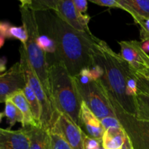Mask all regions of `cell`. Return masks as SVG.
<instances>
[{
	"label": "cell",
	"mask_w": 149,
	"mask_h": 149,
	"mask_svg": "<svg viewBox=\"0 0 149 149\" xmlns=\"http://www.w3.org/2000/svg\"><path fill=\"white\" fill-rule=\"evenodd\" d=\"M90 72H91L92 77L94 81L100 79L103 75V69L100 65L97 63H94L90 68Z\"/></svg>",
	"instance_id": "obj_30"
},
{
	"label": "cell",
	"mask_w": 149,
	"mask_h": 149,
	"mask_svg": "<svg viewBox=\"0 0 149 149\" xmlns=\"http://www.w3.org/2000/svg\"><path fill=\"white\" fill-rule=\"evenodd\" d=\"M127 138L122 127L106 129L101 139L102 147L104 149H119L123 146Z\"/></svg>",
	"instance_id": "obj_15"
},
{
	"label": "cell",
	"mask_w": 149,
	"mask_h": 149,
	"mask_svg": "<svg viewBox=\"0 0 149 149\" xmlns=\"http://www.w3.org/2000/svg\"><path fill=\"white\" fill-rule=\"evenodd\" d=\"M3 116H4V113H1V112H0V123H1V119H2Z\"/></svg>",
	"instance_id": "obj_37"
},
{
	"label": "cell",
	"mask_w": 149,
	"mask_h": 149,
	"mask_svg": "<svg viewBox=\"0 0 149 149\" xmlns=\"http://www.w3.org/2000/svg\"><path fill=\"white\" fill-rule=\"evenodd\" d=\"M84 149H101L102 143L101 141L91 138L84 134Z\"/></svg>",
	"instance_id": "obj_27"
},
{
	"label": "cell",
	"mask_w": 149,
	"mask_h": 149,
	"mask_svg": "<svg viewBox=\"0 0 149 149\" xmlns=\"http://www.w3.org/2000/svg\"><path fill=\"white\" fill-rule=\"evenodd\" d=\"M118 2L132 17L138 15L149 19V0H118Z\"/></svg>",
	"instance_id": "obj_17"
},
{
	"label": "cell",
	"mask_w": 149,
	"mask_h": 149,
	"mask_svg": "<svg viewBox=\"0 0 149 149\" xmlns=\"http://www.w3.org/2000/svg\"><path fill=\"white\" fill-rule=\"evenodd\" d=\"M25 86L26 80L19 61L0 75V103H5L10 96L23 90Z\"/></svg>",
	"instance_id": "obj_10"
},
{
	"label": "cell",
	"mask_w": 149,
	"mask_h": 149,
	"mask_svg": "<svg viewBox=\"0 0 149 149\" xmlns=\"http://www.w3.org/2000/svg\"><path fill=\"white\" fill-rule=\"evenodd\" d=\"M20 52V63L22 71L24 75L26 83L29 84L34 94L37 97L42 108V119L41 127L49 132L54 126L59 116V112L56 107L47 95L40 80L31 66L25 52L24 47L20 45L19 48Z\"/></svg>",
	"instance_id": "obj_5"
},
{
	"label": "cell",
	"mask_w": 149,
	"mask_h": 149,
	"mask_svg": "<svg viewBox=\"0 0 149 149\" xmlns=\"http://www.w3.org/2000/svg\"><path fill=\"white\" fill-rule=\"evenodd\" d=\"M92 3L97 4L101 7H107L109 8H119L122 9V7L119 2L118 0H90Z\"/></svg>",
	"instance_id": "obj_28"
},
{
	"label": "cell",
	"mask_w": 149,
	"mask_h": 149,
	"mask_svg": "<svg viewBox=\"0 0 149 149\" xmlns=\"http://www.w3.org/2000/svg\"><path fill=\"white\" fill-rule=\"evenodd\" d=\"M100 122H101L103 127L106 130L111 127H122L120 122L118 120L117 117L116 116L106 117L105 119H101Z\"/></svg>",
	"instance_id": "obj_29"
},
{
	"label": "cell",
	"mask_w": 149,
	"mask_h": 149,
	"mask_svg": "<svg viewBox=\"0 0 149 149\" xmlns=\"http://www.w3.org/2000/svg\"><path fill=\"white\" fill-rule=\"evenodd\" d=\"M23 129L29 137V149H49L50 133L49 131L40 126H29Z\"/></svg>",
	"instance_id": "obj_14"
},
{
	"label": "cell",
	"mask_w": 149,
	"mask_h": 149,
	"mask_svg": "<svg viewBox=\"0 0 149 149\" xmlns=\"http://www.w3.org/2000/svg\"><path fill=\"white\" fill-rule=\"evenodd\" d=\"M4 42H5V38L3 37L2 36L0 35V49L4 46Z\"/></svg>",
	"instance_id": "obj_36"
},
{
	"label": "cell",
	"mask_w": 149,
	"mask_h": 149,
	"mask_svg": "<svg viewBox=\"0 0 149 149\" xmlns=\"http://www.w3.org/2000/svg\"><path fill=\"white\" fill-rule=\"evenodd\" d=\"M76 9L81 14H87V8H88V1L86 0H73Z\"/></svg>",
	"instance_id": "obj_31"
},
{
	"label": "cell",
	"mask_w": 149,
	"mask_h": 149,
	"mask_svg": "<svg viewBox=\"0 0 149 149\" xmlns=\"http://www.w3.org/2000/svg\"><path fill=\"white\" fill-rule=\"evenodd\" d=\"M141 47L146 53H149V41H143L141 42Z\"/></svg>",
	"instance_id": "obj_33"
},
{
	"label": "cell",
	"mask_w": 149,
	"mask_h": 149,
	"mask_svg": "<svg viewBox=\"0 0 149 149\" xmlns=\"http://www.w3.org/2000/svg\"><path fill=\"white\" fill-rule=\"evenodd\" d=\"M7 100L13 102L23 114V125H22V127L23 128L29 126H39L33 118L30 106L25 97L23 90L15 93L10 96Z\"/></svg>",
	"instance_id": "obj_16"
},
{
	"label": "cell",
	"mask_w": 149,
	"mask_h": 149,
	"mask_svg": "<svg viewBox=\"0 0 149 149\" xmlns=\"http://www.w3.org/2000/svg\"><path fill=\"white\" fill-rule=\"evenodd\" d=\"M50 91L55 106L79 127V115L82 103L74 78L61 62L49 63Z\"/></svg>",
	"instance_id": "obj_3"
},
{
	"label": "cell",
	"mask_w": 149,
	"mask_h": 149,
	"mask_svg": "<svg viewBox=\"0 0 149 149\" xmlns=\"http://www.w3.org/2000/svg\"><path fill=\"white\" fill-rule=\"evenodd\" d=\"M82 101L100 120L109 116H115L108 95L99 80L92 81L87 84H81L74 79Z\"/></svg>",
	"instance_id": "obj_7"
},
{
	"label": "cell",
	"mask_w": 149,
	"mask_h": 149,
	"mask_svg": "<svg viewBox=\"0 0 149 149\" xmlns=\"http://www.w3.org/2000/svg\"><path fill=\"white\" fill-rule=\"evenodd\" d=\"M137 118L149 122V95L138 91L135 97Z\"/></svg>",
	"instance_id": "obj_20"
},
{
	"label": "cell",
	"mask_w": 149,
	"mask_h": 149,
	"mask_svg": "<svg viewBox=\"0 0 149 149\" xmlns=\"http://www.w3.org/2000/svg\"><path fill=\"white\" fill-rule=\"evenodd\" d=\"M142 57L144 61V65H145V68L142 71H141V74H145V75L149 76V55L146 54L145 52L142 50ZM136 72V71H135Z\"/></svg>",
	"instance_id": "obj_32"
},
{
	"label": "cell",
	"mask_w": 149,
	"mask_h": 149,
	"mask_svg": "<svg viewBox=\"0 0 149 149\" xmlns=\"http://www.w3.org/2000/svg\"><path fill=\"white\" fill-rule=\"evenodd\" d=\"M109 99L133 149H149V122L141 120L135 115L125 111L114 100Z\"/></svg>",
	"instance_id": "obj_6"
},
{
	"label": "cell",
	"mask_w": 149,
	"mask_h": 149,
	"mask_svg": "<svg viewBox=\"0 0 149 149\" xmlns=\"http://www.w3.org/2000/svg\"><path fill=\"white\" fill-rule=\"evenodd\" d=\"M6 63H7V59L5 58H0V72H3V71H5Z\"/></svg>",
	"instance_id": "obj_34"
},
{
	"label": "cell",
	"mask_w": 149,
	"mask_h": 149,
	"mask_svg": "<svg viewBox=\"0 0 149 149\" xmlns=\"http://www.w3.org/2000/svg\"><path fill=\"white\" fill-rule=\"evenodd\" d=\"M23 93L25 95L26 100L30 106L32 114L36 123L41 126V119H42V108L39 103V100L36 95L34 94L33 90H31L29 84L26 83V86L23 90Z\"/></svg>",
	"instance_id": "obj_19"
},
{
	"label": "cell",
	"mask_w": 149,
	"mask_h": 149,
	"mask_svg": "<svg viewBox=\"0 0 149 149\" xmlns=\"http://www.w3.org/2000/svg\"><path fill=\"white\" fill-rule=\"evenodd\" d=\"M0 35L5 39H16L25 45L28 40V34L24 26H16L10 22L0 20Z\"/></svg>",
	"instance_id": "obj_18"
},
{
	"label": "cell",
	"mask_w": 149,
	"mask_h": 149,
	"mask_svg": "<svg viewBox=\"0 0 149 149\" xmlns=\"http://www.w3.org/2000/svg\"><path fill=\"white\" fill-rule=\"evenodd\" d=\"M29 137L21 128L18 130L0 128V149H29Z\"/></svg>",
	"instance_id": "obj_13"
},
{
	"label": "cell",
	"mask_w": 149,
	"mask_h": 149,
	"mask_svg": "<svg viewBox=\"0 0 149 149\" xmlns=\"http://www.w3.org/2000/svg\"><path fill=\"white\" fill-rule=\"evenodd\" d=\"M5 107L4 111V116L7 118V120L9 123L8 129L11 130V128L15 125L17 122L23 125V116L21 112L16 107L15 105L10 101V100H6Z\"/></svg>",
	"instance_id": "obj_21"
},
{
	"label": "cell",
	"mask_w": 149,
	"mask_h": 149,
	"mask_svg": "<svg viewBox=\"0 0 149 149\" xmlns=\"http://www.w3.org/2000/svg\"><path fill=\"white\" fill-rule=\"evenodd\" d=\"M134 21L140 26V38L141 42L149 41V19L135 15L132 17Z\"/></svg>",
	"instance_id": "obj_24"
},
{
	"label": "cell",
	"mask_w": 149,
	"mask_h": 149,
	"mask_svg": "<svg viewBox=\"0 0 149 149\" xmlns=\"http://www.w3.org/2000/svg\"><path fill=\"white\" fill-rule=\"evenodd\" d=\"M36 43L45 53L53 55L56 52L55 41L46 33H40L36 39Z\"/></svg>",
	"instance_id": "obj_23"
},
{
	"label": "cell",
	"mask_w": 149,
	"mask_h": 149,
	"mask_svg": "<svg viewBox=\"0 0 149 149\" xmlns=\"http://www.w3.org/2000/svg\"><path fill=\"white\" fill-rule=\"evenodd\" d=\"M79 127L87 135L101 141L105 129L100 119L89 109L84 101L81 105Z\"/></svg>",
	"instance_id": "obj_12"
},
{
	"label": "cell",
	"mask_w": 149,
	"mask_h": 149,
	"mask_svg": "<svg viewBox=\"0 0 149 149\" xmlns=\"http://www.w3.org/2000/svg\"><path fill=\"white\" fill-rule=\"evenodd\" d=\"M101 149H104V148H101Z\"/></svg>",
	"instance_id": "obj_38"
},
{
	"label": "cell",
	"mask_w": 149,
	"mask_h": 149,
	"mask_svg": "<svg viewBox=\"0 0 149 149\" xmlns=\"http://www.w3.org/2000/svg\"><path fill=\"white\" fill-rule=\"evenodd\" d=\"M45 13L46 34L53 39L56 45L53 61L62 63L73 77L83 68H91L94 62V45L98 38L73 29L55 13Z\"/></svg>",
	"instance_id": "obj_1"
},
{
	"label": "cell",
	"mask_w": 149,
	"mask_h": 149,
	"mask_svg": "<svg viewBox=\"0 0 149 149\" xmlns=\"http://www.w3.org/2000/svg\"><path fill=\"white\" fill-rule=\"evenodd\" d=\"M50 146L49 149H71L63 138L57 134L50 132Z\"/></svg>",
	"instance_id": "obj_26"
},
{
	"label": "cell",
	"mask_w": 149,
	"mask_h": 149,
	"mask_svg": "<svg viewBox=\"0 0 149 149\" xmlns=\"http://www.w3.org/2000/svg\"><path fill=\"white\" fill-rule=\"evenodd\" d=\"M93 61V64L97 63L103 68L104 73L99 81L109 98L117 103L125 111L135 116V100L130 98L126 93L127 80L132 74L127 63L100 39L94 45Z\"/></svg>",
	"instance_id": "obj_2"
},
{
	"label": "cell",
	"mask_w": 149,
	"mask_h": 149,
	"mask_svg": "<svg viewBox=\"0 0 149 149\" xmlns=\"http://www.w3.org/2000/svg\"><path fill=\"white\" fill-rule=\"evenodd\" d=\"M132 72H133L134 75L136 78L137 82H138V91L149 95V76L141 74L139 72H135L133 71Z\"/></svg>",
	"instance_id": "obj_25"
},
{
	"label": "cell",
	"mask_w": 149,
	"mask_h": 149,
	"mask_svg": "<svg viewBox=\"0 0 149 149\" xmlns=\"http://www.w3.org/2000/svg\"><path fill=\"white\" fill-rule=\"evenodd\" d=\"M60 135L71 149H84V134L81 128L64 113H60L58 119L49 131Z\"/></svg>",
	"instance_id": "obj_9"
},
{
	"label": "cell",
	"mask_w": 149,
	"mask_h": 149,
	"mask_svg": "<svg viewBox=\"0 0 149 149\" xmlns=\"http://www.w3.org/2000/svg\"><path fill=\"white\" fill-rule=\"evenodd\" d=\"M19 9L23 26L28 34L27 42L25 45H22L24 47L26 57L31 66L40 80L47 96L53 103L49 84V63L47 62L46 53L36 43V39L40 34L36 13L21 3L19 6Z\"/></svg>",
	"instance_id": "obj_4"
},
{
	"label": "cell",
	"mask_w": 149,
	"mask_h": 149,
	"mask_svg": "<svg viewBox=\"0 0 149 149\" xmlns=\"http://www.w3.org/2000/svg\"><path fill=\"white\" fill-rule=\"evenodd\" d=\"M120 46L121 58L127 63L133 71L141 72L145 68L142 57V49L141 42L136 40L121 41L119 42Z\"/></svg>",
	"instance_id": "obj_11"
},
{
	"label": "cell",
	"mask_w": 149,
	"mask_h": 149,
	"mask_svg": "<svg viewBox=\"0 0 149 149\" xmlns=\"http://www.w3.org/2000/svg\"><path fill=\"white\" fill-rule=\"evenodd\" d=\"M53 12L73 29L79 31L92 33L88 26L90 16L88 14L79 13L73 0H56Z\"/></svg>",
	"instance_id": "obj_8"
},
{
	"label": "cell",
	"mask_w": 149,
	"mask_h": 149,
	"mask_svg": "<svg viewBox=\"0 0 149 149\" xmlns=\"http://www.w3.org/2000/svg\"><path fill=\"white\" fill-rule=\"evenodd\" d=\"M119 149H133V147H132V143H131L130 141V139L128 138V137L127 138V140H126V141H125V144L123 145V146Z\"/></svg>",
	"instance_id": "obj_35"
},
{
	"label": "cell",
	"mask_w": 149,
	"mask_h": 149,
	"mask_svg": "<svg viewBox=\"0 0 149 149\" xmlns=\"http://www.w3.org/2000/svg\"><path fill=\"white\" fill-rule=\"evenodd\" d=\"M56 0H21V4L27 6L34 12L53 11Z\"/></svg>",
	"instance_id": "obj_22"
}]
</instances>
